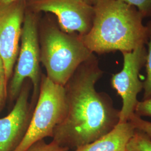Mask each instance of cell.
<instances>
[{"mask_svg": "<svg viewBox=\"0 0 151 151\" xmlns=\"http://www.w3.org/2000/svg\"><path fill=\"white\" fill-rule=\"evenodd\" d=\"M103 75L97 57L93 54L63 86L65 115L52 137L60 146L75 150L97 140L119 123L120 110L114 107L111 98L95 89Z\"/></svg>", "mask_w": 151, "mask_h": 151, "instance_id": "cell-1", "label": "cell"}, {"mask_svg": "<svg viewBox=\"0 0 151 151\" xmlns=\"http://www.w3.org/2000/svg\"><path fill=\"white\" fill-rule=\"evenodd\" d=\"M83 1H85L88 4L93 6L95 5H96L100 0H83Z\"/></svg>", "mask_w": 151, "mask_h": 151, "instance_id": "cell-19", "label": "cell"}, {"mask_svg": "<svg viewBox=\"0 0 151 151\" xmlns=\"http://www.w3.org/2000/svg\"><path fill=\"white\" fill-rule=\"evenodd\" d=\"M21 45L17 63L12 75L9 89L11 101L18 97L26 80L33 86L31 102L35 105L38 100L42 75L40 72V43L38 37V22L35 15L26 11L22 24Z\"/></svg>", "mask_w": 151, "mask_h": 151, "instance_id": "cell-5", "label": "cell"}, {"mask_svg": "<svg viewBox=\"0 0 151 151\" xmlns=\"http://www.w3.org/2000/svg\"><path fill=\"white\" fill-rule=\"evenodd\" d=\"M65 110L64 87L42 75L38 100L27 133L14 151H25L39 140L52 137Z\"/></svg>", "mask_w": 151, "mask_h": 151, "instance_id": "cell-4", "label": "cell"}, {"mask_svg": "<svg viewBox=\"0 0 151 151\" xmlns=\"http://www.w3.org/2000/svg\"><path fill=\"white\" fill-rule=\"evenodd\" d=\"M19 1H27V0H0V5H9ZM30 1H35V0H30Z\"/></svg>", "mask_w": 151, "mask_h": 151, "instance_id": "cell-18", "label": "cell"}, {"mask_svg": "<svg viewBox=\"0 0 151 151\" xmlns=\"http://www.w3.org/2000/svg\"><path fill=\"white\" fill-rule=\"evenodd\" d=\"M146 26L148 28V39L147 44L148 49L147 50L146 67V79L143 82L144 95L143 100L151 98V20L147 22Z\"/></svg>", "mask_w": 151, "mask_h": 151, "instance_id": "cell-12", "label": "cell"}, {"mask_svg": "<svg viewBox=\"0 0 151 151\" xmlns=\"http://www.w3.org/2000/svg\"><path fill=\"white\" fill-rule=\"evenodd\" d=\"M39 43L40 62L45 68L47 77L62 86L93 54L78 35L66 33L53 25L44 27Z\"/></svg>", "mask_w": 151, "mask_h": 151, "instance_id": "cell-3", "label": "cell"}, {"mask_svg": "<svg viewBox=\"0 0 151 151\" xmlns=\"http://www.w3.org/2000/svg\"><path fill=\"white\" fill-rule=\"evenodd\" d=\"M129 122L133 124L136 129L144 132L151 137V122L142 119L135 113L130 116Z\"/></svg>", "mask_w": 151, "mask_h": 151, "instance_id": "cell-15", "label": "cell"}, {"mask_svg": "<svg viewBox=\"0 0 151 151\" xmlns=\"http://www.w3.org/2000/svg\"><path fill=\"white\" fill-rule=\"evenodd\" d=\"M135 114L140 117H151V98L138 101L135 108Z\"/></svg>", "mask_w": 151, "mask_h": 151, "instance_id": "cell-17", "label": "cell"}, {"mask_svg": "<svg viewBox=\"0 0 151 151\" xmlns=\"http://www.w3.org/2000/svg\"><path fill=\"white\" fill-rule=\"evenodd\" d=\"M30 4L34 11L54 14L60 29L66 33L82 37L91 29L94 7L83 0H35Z\"/></svg>", "mask_w": 151, "mask_h": 151, "instance_id": "cell-7", "label": "cell"}, {"mask_svg": "<svg viewBox=\"0 0 151 151\" xmlns=\"http://www.w3.org/2000/svg\"><path fill=\"white\" fill-rule=\"evenodd\" d=\"M26 1L0 5V57L8 81L12 77L19 52Z\"/></svg>", "mask_w": 151, "mask_h": 151, "instance_id": "cell-8", "label": "cell"}, {"mask_svg": "<svg viewBox=\"0 0 151 151\" xmlns=\"http://www.w3.org/2000/svg\"><path fill=\"white\" fill-rule=\"evenodd\" d=\"M7 82L4 62L0 57V109H1L7 96Z\"/></svg>", "mask_w": 151, "mask_h": 151, "instance_id": "cell-16", "label": "cell"}, {"mask_svg": "<svg viewBox=\"0 0 151 151\" xmlns=\"http://www.w3.org/2000/svg\"><path fill=\"white\" fill-rule=\"evenodd\" d=\"M30 83L25 81L11 112L0 118V151H14L27 133L34 108L29 101Z\"/></svg>", "mask_w": 151, "mask_h": 151, "instance_id": "cell-9", "label": "cell"}, {"mask_svg": "<svg viewBox=\"0 0 151 151\" xmlns=\"http://www.w3.org/2000/svg\"><path fill=\"white\" fill-rule=\"evenodd\" d=\"M132 6L140 12L143 18L151 17V0H119Z\"/></svg>", "mask_w": 151, "mask_h": 151, "instance_id": "cell-14", "label": "cell"}, {"mask_svg": "<svg viewBox=\"0 0 151 151\" xmlns=\"http://www.w3.org/2000/svg\"><path fill=\"white\" fill-rule=\"evenodd\" d=\"M90 32L80 37L92 53L132 52L148 42L147 27L135 7L119 0H100Z\"/></svg>", "mask_w": 151, "mask_h": 151, "instance_id": "cell-2", "label": "cell"}, {"mask_svg": "<svg viewBox=\"0 0 151 151\" xmlns=\"http://www.w3.org/2000/svg\"><path fill=\"white\" fill-rule=\"evenodd\" d=\"M135 129L133 124L129 121L118 124L106 134L73 151H127V145Z\"/></svg>", "mask_w": 151, "mask_h": 151, "instance_id": "cell-10", "label": "cell"}, {"mask_svg": "<svg viewBox=\"0 0 151 151\" xmlns=\"http://www.w3.org/2000/svg\"><path fill=\"white\" fill-rule=\"evenodd\" d=\"M127 151H151V137L143 131L135 129L128 142Z\"/></svg>", "mask_w": 151, "mask_h": 151, "instance_id": "cell-11", "label": "cell"}, {"mask_svg": "<svg viewBox=\"0 0 151 151\" xmlns=\"http://www.w3.org/2000/svg\"><path fill=\"white\" fill-rule=\"evenodd\" d=\"M123 57V68L114 74L110 79L112 88L121 97L123 105L119 114L118 124L129 121L135 113L138 93L143 89V82L139 80V73L145 66L147 49L145 45L132 52L122 53Z\"/></svg>", "mask_w": 151, "mask_h": 151, "instance_id": "cell-6", "label": "cell"}, {"mask_svg": "<svg viewBox=\"0 0 151 151\" xmlns=\"http://www.w3.org/2000/svg\"><path fill=\"white\" fill-rule=\"evenodd\" d=\"M25 151H70V150L60 146L53 140L47 143L43 139L36 142Z\"/></svg>", "mask_w": 151, "mask_h": 151, "instance_id": "cell-13", "label": "cell"}]
</instances>
